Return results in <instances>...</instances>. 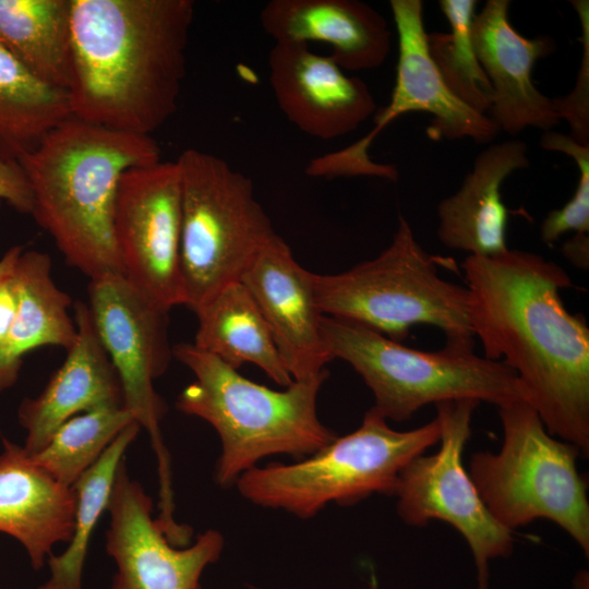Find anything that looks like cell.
I'll list each match as a JSON object with an SVG mask.
<instances>
[{
  "label": "cell",
  "instance_id": "1",
  "mask_svg": "<svg viewBox=\"0 0 589 589\" xmlns=\"http://www.w3.org/2000/svg\"><path fill=\"white\" fill-rule=\"evenodd\" d=\"M461 268L469 326L483 357L512 369L546 431L588 457L589 327L562 300L569 276L517 249L468 255Z\"/></svg>",
  "mask_w": 589,
  "mask_h": 589
},
{
  "label": "cell",
  "instance_id": "2",
  "mask_svg": "<svg viewBox=\"0 0 589 589\" xmlns=\"http://www.w3.org/2000/svg\"><path fill=\"white\" fill-rule=\"evenodd\" d=\"M192 0H71V117L151 135L177 111Z\"/></svg>",
  "mask_w": 589,
  "mask_h": 589
},
{
  "label": "cell",
  "instance_id": "3",
  "mask_svg": "<svg viewBox=\"0 0 589 589\" xmlns=\"http://www.w3.org/2000/svg\"><path fill=\"white\" fill-rule=\"evenodd\" d=\"M151 135L70 117L16 161L33 196L32 216L65 261L91 279L122 273L112 219L120 178L160 161Z\"/></svg>",
  "mask_w": 589,
  "mask_h": 589
},
{
  "label": "cell",
  "instance_id": "4",
  "mask_svg": "<svg viewBox=\"0 0 589 589\" xmlns=\"http://www.w3.org/2000/svg\"><path fill=\"white\" fill-rule=\"evenodd\" d=\"M172 356L194 375L178 396L177 409L205 420L219 435L215 481L220 486L236 483L266 456H311L336 438L316 412L327 370L275 390L248 380L194 344L173 346Z\"/></svg>",
  "mask_w": 589,
  "mask_h": 589
},
{
  "label": "cell",
  "instance_id": "5",
  "mask_svg": "<svg viewBox=\"0 0 589 589\" xmlns=\"http://www.w3.org/2000/svg\"><path fill=\"white\" fill-rule=\"evenodd\" d=\"M313 287L323 315L359 323L399 342L412 326L432 325L445 334L446 345L473 348L466 287L438 274V259L421 247L401 215L380 255L342 273H313Z\"/></svg>",
  "mask_w": 589,
  "mask_h": 589
},
{
  "label": "cell",
  "instance_id": "6",
  "mask_svg": "<svg viewBox=\"0 0 589 589\" xmlns=\"http://www.w3.org/2000/svg\"><path fill=\"white\" fill-rule=\"evenodd\" d=\"M321 329L333 359L349 363L374 397L373 409L386 420L405 421L430 404L473 399L500 406L528 395L503 361L478 356L473 348L446 345L440 351L408 348L359 323L322 316Z\"/></svg>",
  "mask_w": 589,
  "mask_h": 589
},
{
  "label": "cell",
  "instance_id": "7",
  "mask_svg": "<svg viewBox=\"0 0 589 589\" xmlns=\"http://www.w3.org/2000/svg\"><path fill=\"white\" fill-rule=\"evenodd\" d=\"M440 437L437 417L413 430L397 431L370 408L357 430L336 436L309 458L255 466L235 484L257 506L311 518L329 503L353 505L375 493L394 496L405 467Z\"/></svg>",
  "mask_w": 589,
  "mask_h": 589
},
{
  "label": "cell",
  "instance_id": "8",
  "mask_svg": "<svg viewBox=\"0 0 589 589\" xmlns=\"http://www.w3.org/2000/svg\"><path fill=\"white\" fill-rule=\"evenodd\" d=\"M498 453L477 452L468 473L492 517L505 529L544 518L555 522L589 556L587 482L577 470L579 450L552 436L526 400L498 406Z\"/></svg>",
  "mask_w": 589,
  "mask_h": 589
},
{
  "label": "cell",
  "instance_id": "9",
  "mask_svg": "<svg viewBox=\"0 0 589 589\" xmlns=\"http://www.w3.org/2000/svg\"><path fill=\"white\" fill-rule=\"evenodd\" d=\"M181 180L180 268L193 312L240 277L277 233L252 180L195 148L176 160Z\"/></svg>",
  "mask_w": 589,
  "mask_h": 589
},
{
  "label": "cell",
  "instance_id": "10",
  "mask_svg": "<svg viewBox=\"0 0 589 589\" xmlns=\"http://www.w3.org/2000/svg\"><path fill=\"white\" fill-rule=\"evenodd\" d=\"M87 306L120 380L124 407L151 436L158 460L159 515L170 518L175 507L170 459L160 431L167 406L154 387L173 357L169 311L144 297L122 273L92 278Z\"/></svg>",
  "mask_w": 589,
  "mask_h": 589
},
{
  "label": "cell",
  "instance_id": "11",
  "mask_svg": "<svg viewBox=\"0 0 589 589\" xmlns=\"http://www.w3.org/2000/svg\"><path fill=\"white\" fill-rule=\"evenodd\" d=\"M479 404L460 399L436 405L440 449L434 455L422 454L405 467L394 496L405 524L421 527L436 519L459 531L476 562L478 589H488L489 562L509 556L514 538L492 517L462 465L472 414Z\"/></svg>",
  "mask_w": 589,
  "mask_h": 589
},
{
  "label": "cell",
  "instance_id": "12",
  "mask_svg": "<svg viewBox=\"0 0 589 589\" xmlns=\"http://www.w3.org/2000/svg\"><path fill=\"white\" fill-rule=\"evenodd\" d=\"M112 230L125 278L164 310L184 304L180 268L181 180L176 160H160L122 173Z\"/></svg>",
  "mask_w": 589,
  "mask_h": 589
},
{
  "label": "cell",
  "instance_id": "13",
  "mask_svg": "<svg viewBox=\"0 0 589 589\" xmlns=\"http://www.w3.org/2000/svg\"><path fill=\"white\" fill-rule=\"evenodd\" d=\"M107 512L106 550L117 566L111 589H201L203 570L224 550V537L214 529L199 534L188 548H176L153 518L152 498L130 478L124 458Z\"/></svg>",
  "mask_w": 589,
  "mask_h": 589
},
{
  "label": "cell",
  "instance_id": "14",
  "mask_svg": "<svg viewBox=\"0 0 589 589\" xmlns=\"http://www.w3.org/2000/svg\"><path fill=\"white\" fill-rule=\"evenodd\" d=\"M389 7L398 36L396 80L390 100L374 117V128L349 146L359 158L369 157V148L378 133L407 112L432 116L428 134L433 140L470 139L489 143L500 130L489 116L460 101L444 83L430 57L421 0H390Z\"/></svg>",
  "mask_w": 589,
  "mask_h": 589
},
{
  "label": "cell",
  "instance_id": "15",
  "mask_svg": "<svg viewBox=\"0 0 589 589\" xmlns=\"http://www.w3.org/2000/svg\"><path fill=\"white\" fill-rule=\"evenodd\" d=\"M263 315L292 380L325 372L334 360L323 339L313 273L303 268L278 235L254 257L240 277Z\"/></svg>",
  "mask_w": 589,
  "mask_h": 589
},
{
  "label": "cell",
  "instance_id": "16",
  "mask_svg": "<svg viewBox=\"0 0 589 589\" xmlns=\"http://www.w3.org/2000/svg\"><path fill=\"white\" fill-rule=\"evenodd\" d=\"M269 84L285 117L305 134L332 140L354 131L376 109L366 84L347 75L308 44L276 43L268 53Z\"/></svg>",
  "mask_w": 589,
  "mask_h": 589
},
{
  "label": "cell",
  "instance_id": "17",
  "mask_svg": "<svg viewBox=\"0 0 589 589\" xmlns=\"http://www.w3.org/2000/svg\"><path fill=\"white\" fill-rule=\"evenodd\" d=\"M509 3L488 0L471 26L477 57L492 87L489 117L500 132L551 131L562 120L553 98L536 87L532 70L540 58L555 51L556 44L549 36L520 35L509 23Z\"/></svg>",
  "mask_w": 589,
  "mask_h": 589
},
{
  "label": "cell",
  "instance_id": "18",
  "mask_svg": "<svg viewBox=\"0 0 589 589\" xmlns=\"http://www.w3.org/2000/svg\"><path fill=\"white\" fill-rule=\"evenodd\" d=\"M76 339L43 392L17 410L26 431L24 452L33 456L70 418L104 406H124L118 374L95 329L87 303H74Z\"/></svg>",
  "mask_w": 589,
  "mask_h": 589
},
{
  "label": "cell",
  "instance_id": "19",
  "mask_svg": "<svg viewBox=\"0 0 589 589\" xmlns=\"http://www.w3.org/2000/svg\"><path fill=\"white\" fill-rule=\"evenodd\" d=\"M264 32L275 44L318 41L348 71L380 67L390 50L386 20L358 0H272L260 13Z\"/></svg>",
  "mask_w": 589,
  "mask_h": 589
},
{
  "label": "cell",
  "instance_id": "20",
  "mask_svg": "<svg viewBox=\"0 0 589 589\" xmlns=\"http://www.w3.org/2000/svg\"><path fill=\"white\" fill-rule=\"evenodd\" d=\"M528 148L520 140L489 145L454 194L437 205V237L445 247L474 256L505 252L508 212L502 184L514 171L529 167Z\"/></svg>",
  "mask_w": 589,
  "mask_h": 589
},
{
  "label": "cell",
  "instance_id": "21",
  "mask_svg": "<svg viewBox=\"0 0 589 589\" xmlns=\"http://www.w3.org/2000/svg\"><path fill=\"white\" fill-rule=\"evenodd\" d=\"M0 453V532L16 539L31 565L40 569L57 543L69 542L75 493L57 482L20 446L2 437Z\"/></svg>",
  "mask_w": 589,
  "mask_h": 589
},
{
  "label": "cell",
  "instance_id": "22",
  "mask_svg": "<svg viewBox=\"0 0 589 589\" xmlns=\"http://www.w3.org/2000/svg\"><path fill=\"white\" fill-rule=\"evenodd\" d=\"M12 278L17 306L9 336L0 348V392L15 384L27 352L44 346L69 350L76 339V326L69 314L72 301L55 284L48 254L23 251Z\"/></svg>",
  "mask_w": 589,
  "mask_h": 589
},
{
  "label": "cell",
  "instance_id": "23",
  "mask_svg": "<svg viewBox=\"0 0 589 589\" xmlns=\"http://www.w3.org/2000/svg\"><path fill=\"white\" fill-rule=\"evenodd\" d=\"M194 313L197 329L193 344L197 348L236 370L252 363L280 386L292 383L271 330L242 283L229 284Z\"/></svg>",
  "mask_w": 589,
  "mask_h": 589
},
{
  "label": "cell",
  "instance_id": "24",
  "mask_svg": "<svg viewBox=\"0 0 589 589\" xmlns=\"http://www.w3.org/2000/svg\"><path fill=\"white\" fill-rule=\"evenodd\" d=\"M0 46L34 76L67 92L71 0H0Z\"/></svg>",
  "mask_w": 589,
  "mask_h": 589
},
{
  "label": "cell",
  "instance_id": "25",
  "mask_svg": "<svg viewBox=\"0 0 589 589\" xmlns=\"http://www.w3.org/2000/svg\"><path fill=\"white\" fill-rule=\"evenodd\" d=\"M70 117L67 92L34 76L0 46V156L16 160Z\"/></svg>",
  "mask_w": 589,
  "mask_h": 589
},
{
  "label": "cell",
  "instance_id": "26",
  "mask_svg": "<svg viewBox=\"0 0 589 589\" xmlns=\"http://www.w3.org/2000/svg\"><path fill=\"white\" fill-rule=\"evenodd\" d=\"M140 429L136 421L123 429L72 486L76 498L72 537L63 553L48 557L50 577L38 589H82V574L89 540L99 518L107 510L124 452Z\"/></svg>",
  "mask_w": 589,
  "mask_h": 589
},
{
  "label": "cell",
  "instance_id": "27",
  "mask_svg": "<svg viewBox=\"0 0 589 589\" xmlns=\"http://www.w3.org/2000/svg\"><path fill=\"white\" fill-rule=\"evenodd\" d=\"M136 421L124 406H104L62 423L32 460L60 484L72 488L130 423Z\"/></svg>",
  "mask_w": 589,
  "mask_h": 589
},
{
  "label": "cell",
  "instance_id": "28",
  "mask_svg": "<svg viewBox=\"0 0 589 589\" xmlns=\"http://www.w3.org/2000/svg\"><path fill=\"white\" fill-rule=\"evenodd\" d=\"M449 32L428 33L431 59L448 89L471 109L486 115L492 104V87L477 57L471 26L476 0H441Z\"/></svg>",
  "mask_w": 589,
  "mask_h": 589
},
{
  "label": "cell",
  "instance_id": "29",
  "mask_svg": "<svg viewBox=\"0 0 589 589\" xmlns=\"http://www.w3.org/2000/svg\"><path fill=\"white\" fill-rule=\"evenodd\" d=\"M540 146L568 155L579 170L572 199L543 219L540 226L542 241L553 244L567 231L589 232V145H581L567 134L545 131L540 139Z\"/></svg>",
  "mask_w": 589,
  "mask_h": 589
},
{
  "label": "cell",
  "instance_id": "30",
  "mask_svg": "<svg viewBox=\"0 0 589 589\" xmlns=\"http://www.w3.org/2000/svg\"><path fill=\"white\" fill-rule=\"evenodd\" d=\"M581 26L582 57L573 91L564 97L553 98L561 120L570 127V136L581 145H589V2L570 1Z\"/></svg>",
  "mask_w": 589,
  "mask_h": 589
},
{
  "label": "cell",
  "instance_id": "31",
  "mask_svg": "<svg viewBox=\"0 0 589 589\" xmlns=\"http://www.w3.org/2000/svg\"><path fill=\"white\" fill-rule=\"evenodd\" d=\"M0 200L23 214H32L33 196L28 181L16 160L0 156Z\"/></svg>",
  "mask_w": 589,
  "mask_h": 589
},
{
  "label": "cell",
  "instance_id": "32",
  "mask_svg": "<svg viewBox=\"0 0 589 589\" xmlns=\"http://www.w3.org/2000/svg\"><path fill=\"white\" fill-rule=\"evenodd\" d=\"M12 274L0 281V348L9 336L17 306Z\"/></svg>",
  "mask_w": 589,
  "mask_h": 589
},
{
  "label": "cell",
  "instance_id": "33",
  "mask_svg": "<svg viewBox=\"0 0 589 589\" xmlns=\"http://www.w3.org/2000/svg\"><path fill=\"white\" fill-rule=\"evenodd\" d=\"M589 232H575L561 248L564 257L575 267L588 269L589 267Z\"/></svg>",
  "mask_w": 589,
  "mask_h": 589
},
{
  "label": "cell",
  "instance_id": "34",
  "mask_svg": "<svg viewBox=\"0 0 589 589\" xmlns=\"http://www.w3.org/2000/svg\"><path fill=\"white\" fill-rule=\"evenodd\" d=\"M1 204V200H0ZM24 251L23 247L15 245L9 249L5 254L0 260V281L10 276L15 267V264L21 255V253Z\"/></svg>",
  "mask_w": 589,
  "mask_h": 589
},
{
  "label": "cell",
  "instance_id": "35",
  "mask_svg": "<svg viewBox=\"0 0 589 589\" xmlns=\"http://www.w3.org/2000/svg\"><path fill=\"white\" fill-rule=\"evenodd\" d=\"M586 579H588L587 573L581 572L580 574H578L575 578L576 589H585V584H588V580L585 582Z\"/></svg>",
  "mask_w": 589,
  "mask_h": 589
}]
</instances>
